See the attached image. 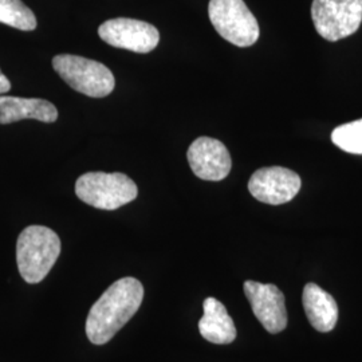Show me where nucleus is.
<instances>
[{
	"mask_svg": "<svg viewBox=\"0 0 362 362\" xmlns=\"http://www.w3.org/2000/svg\"><path fill=\"white\" fill-rule=\"evenodd\" d=\"M143 284L132 276L118 279L91 306L86 320V336L94 345L107 344L140 309Z\"/></svg>",
	"mask_w": 362,
	"mask_h": 362,
	"instance_id": "f257e3e1",
	"label": "nucleus"
},
{
	"mask_svg": "<svg viewBox=\"0 0 362 362\" xmlns=\"http://www.w3.org/2000/svg\"><path fill=\"white\" fill-rule=\"evenodd\" d=\"M61 254V239L45 226H28L16 242V262L27 284L42 282Z\"/></svg>",
	"mask_w": 362,
	"mask_h": 362,
	"instance_id": "f03ea898",
	"label": "nucleus"
},
{
	"mask_svg": "<svg viewBox=\"0 0 362 362\" xmlns=\"http://www.w3.org/2000/svg\"><path fill=\"white\" fill-rule=\"evenodd\" d=\"M76 194L91 207L115 211L133 202L139 189L136 182L124 173L89 172L78 177Z\"/></svg>",
	"mask_w": 362,
	"mask_h": 362,
	"instance_id": "7ed1b4c3",
	"label": "nucleus"
},
{
	"mask_svg": "<svg viewBox=\"0 0 362 362\" xmlns=\"http://www.w3.org/2000/svg\"><path fill=\"white\" fill-rule=\"evenodd\" d=\"M52 67L70 88L85 95L103 98L115 90V76L101 62L71 54H61L52 58Z\"/></svg>",
	"mask_w": 362,
	"mask_h": 362,
	"instance_id": "20e7f679",
	"label": "nucleus"
},
{
	"mask_svg": "<svg viewBox=\"0 0 362 362\" xmlns=\"http://www.w3.org/2000/svg\"><path fill=\"white\" fill-rule=\"evenodd\" d=\"M208 15L221 38L238 47H250L259 39L258 21L243 0H209Z\"/></svg>",
	"mask_w": 362,
	"mask_h": 362,
	"instance_id": "39448f33",
	"label": "nucleus"
},
{
	"mask_svg": "<svg viewBox=\"0 0 362 362\" xmlns=\"http://www.w3.org/2000/svg\"><path fill=\"white\" fill-rule=\"evenodd\" d=\"M311 18L326 40L348 38L361 26L362 0H313Z\"/></svg>",
	"mask_w": 362,
	"mask_h": 362,
	"instance_id": "423d86ee",
	"label": "nucleus"
},
{
	"mask_svg": "<svg viewBox=\"0 0 362 362\" xmlns=\"http://www.w3.org/2000/svg\"><path fill=\"white\" fill-rule=\"evenodd\" d=\"M98 35L113 47L140 54L153 52L160 42V33L155 26L130 18L106 21L98 28Z\"/></svg>",
	"mask_w": 362,
	"mask_h": 362,
	"instance_id": "0eeeda50",
	"label": "nucleus"
},
{
	"mask_svg": "<svg viewBox=\"0 0 362 362\" xmlns=\"http://www.w3.org/2000/svg\"><path fill=\"white\" fill-rule=\"evenodd\" d=\"M300 177L284 167L260 168L248 181V191L258 202L281 206L291 202L300 189Z\"/></svg>",
	"mask_w": 362,
	"mask_h": 362,
	"instance_id": "6e6552de",
	"label": "nucleus"
},
{
	"mask_svg": "<svg viewBox=\"0 0 362 362\" xmlns=\"http://www.w3.org/2000/svg\"><path fill=\"white\" fill-rule=\"evenodd\" d=\"M243 288L252 313L263 327L272 334L285 330L288 320L284 293L275 285H263L255 281H246Z\"/></svg>",
	"mask_w": 362,
	"mask_h": 362,
	"instance_id": "1a4fd4ad",
	"label": "nucleus"
},
{
	"mask_svg": "<svg viewBox=\"0 0 362 362\" xmlns=\"http://www.w3.org/2000/svg\"><path fill=\"white\" fill-rule=\"evenodd\" d=\"M187 158L192 172L202 180H223L233 168L231 155L226 145L211 137L196 139L187 152Z\"/></svg>",
	"mask_w": 362,
	"mask_h": 362,
	"instance_id": "9d476101",
	"label": "nucleus"
},
{
	"mask_svg": "<svg viewBox=\"0 0 362 362\" xmlns=\"http://www.w3.org/2000/svg\"><path fill=\"white\" fill-rule=\"evenodd\" d=\"M58 118L57 107L39 98H21L0 94V124H13L21 119H38L52 124Z\"/></svg>",
	"mask_w": 362,
	"mask_h": 362,
	"instance_id": "9b49d317",
	"label": "nucleus"
},
{
	"mask_svg": "<svg viewBox=\"0 0 362 362\" xmlns=\"http://www.w3.org/2000/svg\"><path fill=\"white\" fill-rule=\"evenodd\" d=\"M303 309L311 326L327 333L336 327L338 321V306L336 299L315 284H308L302 296Z\"/></svg>",
	"mask_w": 362,
	"mask_h": 362,
	"instance_id": "f8f14e48",
	"label": "nucleus"
},
{
	"mask_svg": "<svg viewBox=\"0 0 362 362\" xmlns=\"http://www.w3.org/2000/svg\"><path fill=\"white\" fill-rule=\"evenodd\" d=\"M204 314L199 321V332L203 338L216 345L231 344L236 338V327L226 306L216 298L203 302Z\"/></svg>",
	"mask_w": 362,
	"mask_h": 362,
	"instance_id": "ddd939ff",
	"label": "nucleus"
},
{
	"mask_svg": "<svg viewBox=\"0 0 362 362\" xmlns=\"http://www.w3.org/2000/svg\"><path fill=\"white\" fill-rule=\"evenodd\" d=\"M0 23L33 31L37 28V18L22 0H0Z\"/></svg>",
	"mask_w": 362,
	"mask_h": 362,
	"instance_id": "4468645a",
	"label": "nucleus"
},
{
	"mask_svg": "<svg viewBox=\"0 0 362 362\" xmlns=\"http://www.w3.org/2000/svg\"><path fill=\"white\" fill-rule=\"evenodd\" d=\"M332 141L344 152L362 155V118L333 130Z\"/></svg>",
	"mask_w": 362,
	"mask_h": 362,
	"instance_id": "2eb2a0df",
	"label": "nucleus"
},
{
	"mask_svg": "<svg viewBox=\"0 0 362 362\" xmlns=\"http://www.w3.org/2000/svg\"><path fill=\"white\" fill-rule=\"evenodd\" d=\"M10 89H11V83L8 78L6 77L0 70V94H6L7 91H10Z\"/></svg>",
	"mask_w": 362,
	"mask_h": 362,
	"instance_id": "dca6fc26",
	"label": "nucleus"
}]
</instances>
